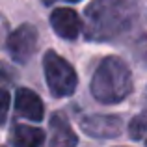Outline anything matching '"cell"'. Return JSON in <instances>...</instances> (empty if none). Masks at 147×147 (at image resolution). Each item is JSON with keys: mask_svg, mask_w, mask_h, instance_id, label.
<instances>
[{"mask_svg": "<svg viewBox=\"0 0 147 147\" xmlns=\"http://www.w3.org/2000/svg\"><path fill=\"white\" fill-rule=\"evenodd\" d=\"M136 19L130 0H93L86 7L84 36L90 41H112L125 34Z\"/></svg>", "mask_w": 147, "mask_h": 147, "instance_id": "cell-1", "label": "cell"}, {"mask_svg": "<svg viewBox=\"0 0 147 147\" xmlns=\"http://www.w3.org/2000/svg\"><path fill=\"white\" fill-rule=\"evenodd\" d=\"M91 93L102 104H117L132 91V73L117 56H106L91 78Z\"/></svg>", "mask_w": 147, "mask_h": 147, "instance_id": "cell-2", "label": "cell"}, {"mask_svg": "<svg viewBox=\"0 0 147 147\" xmlns=\"http://www.w3.org/2000/svg\"><path fill=\"white\" fill-rule=\"evenodd\" d=\"M43 71H45V80L54 97H71L76 90V71L65 58H61L54 50H47L43 56Z\"/></svg>", "mask_w": 147, "mask_h": 147, "instance_id": "cell-3", "label": "cell"}, {"mask_svg": "<svg viewBox=\"0 0 147 147\" xmlns=\"http://www.w3.org/2000/svg\"><path fill=\"white\" fill-rule=\"evenodd\" d=\"M37 45H39V34L34 24H21L17 30L7 36L6 49L9 56L13 58L17 63H26L30 58L36 54Z\"/></svg>", "mask_w": 147, "mask_h": 147, "instance_id": "cell-4", "label": "cell"}, {"mask_svg": "<svg viewBox=\"0 0 147 147\" xmlns=\"http://www.w3.org/2000/svg\"><path fill=\"white\" fill-rule=\"evenodd\" d=\"M80 129L91 138L99 140H110L117 138L123 129V117L115 114H93V115H84L80 119Z\"/></svg>", "mask_w": 147, "mask_h": 147, "instance_id": "cell-5", "label": "cell"}, {"mask_svg": "<svg viewBox=\"0 0 147 147\" xmlns=\"http://www.w3.org/2000/svg\"><path fill=\"white\" fill-rule=\"evenodd\" d=\"M50 26L56 32V36L63 37L67 41H75L80 34L82 22L75 9L71 7H58L50 13Z\"/></svg>", "mask_w": 147, "mask_h": 147, "instance_id": "cell-6", "label": "cell"}, {"mask_svg": "<svg viewBox=\"0 0 147 147\" xmlns=\"http://www.w3.org/2000/svg\"><path fill=\"white\" fill-rule=\"evenodd\" d=\"M15 112L21 117L30 121H41L45 117L43 100L37 93H34L28 88H19L15 93Z\"/></svg>", "mask_w": 147, "mask_h": 147, "instance_id": "cell-7", "label": "cell"}, {"mask_svg": "<svg viewBox=\"0 0 147 147\" xmlns=\"http://www.w3.org/2000/svg\"><path fill=\"white\" fill-rule=\"evenodd\" d=\"M50 127V145H56V147H67V145H76L78 144V138L76 134L73 132L71 125H69L67 117H65L61 112H54L52 117L49 121Z\"/></svg>", "mask_w": 147, "mask_h": 147, "instance_id": "cell-8", "label": "cell"}, {"mask_svg": "<svg viewBox=\"0 0 147 147\" xmlns=\"http://www.w3.org/2000/svg\"><path fill=\"white\" fill-rule=\"evenodd\" d=\"M9 144L19 147H37L45 144V132L30 125H15L9 134Z\"/></svg>", "mask_w": 147, "mask_h": 147, "instance_id": "cell-9", "label": "cell"}, {"mask_svg": "<svg viewBox=\"0 0 147 147\" xmlns=\"http://www.w3.org/2000/svg\"><path fill=\"white\" fill-rule=\"evenodd\" d=\"M144 134H147V121L144 117H134L130 123V138L132 140H142Z\"/></svg>", "mask_w": 147, "mask_h": 147, "instance_id": "cell-10", "label": "cell"}, {"mask_svg": "<svg viewBox=\"0 0 147 147\" xmlns=\"http://www.w3.org/2000/svg\"><path fill=\"white\" fill-rule=\"evenodd\" d=\"M7 110H9V93L4 86H0V125L6 123Z\"/></svg>", "mask_w": 147, "mask_h": 147, "instance_id": "cell-11", "label": "cell"}, {"mask_svg": "<svg viewBox=\"0 0 147 147\" xmlns=\"http://www.w3.org/2000/svg\"><path fill=\"white\" fill-rule=\"evenodd\" d=\"M11 82H13V71H11L7 65L0 63V86L6 88L7 84H11Z\"/></svg>", "mask_w": 147, "mask_h": 147, "instance_id": "cell-12", "label": "cell"}, {"mask_svg": "<svg viewBox=\"0 0 147 147\" xmlns=\"http://www.w3.org/2000/svg\"><path fill=\"white\" fill-rule=\"evenodd\" d=\"M6 32H7V22H6V19H4L2 15H0V41L4 39Z\"/></svg>", "mask_w": 147, "mask_h": 147, "instance_id": "cell-13", "label": "cell"}, {"mask_svg": "<svg viewBox=\"0 0 147 147\" xmlns=\"http://www.w3.org/2000/svg\"><path fill=\"white\" fill-rule=\"evenodd\" d=\"M52 2H54V0H43V4H49V6H50Z\"/></svg>", "mask_w": 147, "mask_h": 147, "instance_id": "cell-14", "label": "cell"}, {"mask_svg": "<svg viewBox=\"0 0 147 147\" xmlns=\"http://www.w3.org/2000/svg\"><path fill=\"white\" fill-rule=\"evenodd\" d=\"M67 2H78V0H67Z\"/></svg>", "mask_w": 147, "mask_h": 147, "instance_id": "cell-15", "label": "cell"}, {"mask_svg": "<svg viewBox=\"0 0 147 147\" xmlns=\"http://www.w3.org/2000/svg\"><path fill=\"white\" fill-rule=\"evenodd\" d=\"M145 144H147V138H145Z\"/></svg>", "mask_w": 147, "mask_h": 147, "instance_id": "cell-16", "label": "cell"}]
</instances>
